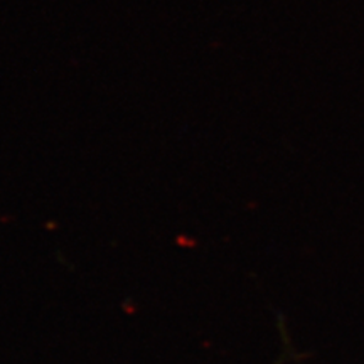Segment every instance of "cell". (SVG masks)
Here are the masks:
<instances>
[]
</instances>
